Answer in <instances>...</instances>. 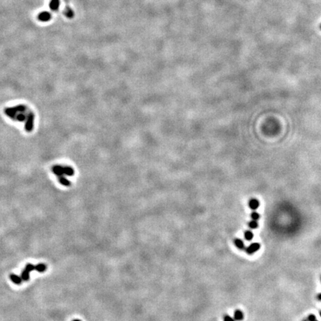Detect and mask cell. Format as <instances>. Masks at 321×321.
Masks as SVG:
<instances>
[{
  "label": "cell",
  "mask_w": 321,
  "mask_h": 321,
  "mask_svg": "<svg viewBox=\"0 0 321 321\" xmlns=\"http://www.w3.org/2000/svg\"><path fill=\"white\" fill-rule=\"evenodd\" d=\"M21 278L22 279H23V281H28L30 278V272L26 271L25 269L23 270V271H22Z\"/></svg>",
  "instance_id": "cell-14"
},
{
  "label": "cell",
  "mask_w": 321,
  "mask_h": 321,
  "mask_svg": "<svg viewBox=\"0 0 321 321\" xmlns=\"http://www.w3.org/2000/svg\"><path fill=\"white\" fill-rule=\"evenodd\" d=\"M253 237H254V234H253V233L251 230H246L245 232V238L246 240L251 241V240H252Z\"/></svg>",
  "instance_id": "cell-17"
},
{
  "label": "cell",
  "mask_w": 321,
  "mask_h": 321,
  "mask_svg": "<svg viewBox=\"0 0 321 321\" xmlns=\"http://www.w3.org/2000/svg\"><path fill=\"white\" fill-rule=\"evenodd\" d=\"M10 279L14 283L17 285H20L23 282V279H22L21 276H18L17 274H14V273H11L10 274Z\"/></svg>",
  "instance_id": "cell-6"
},
{
  "label": "cell",
  "mask_w": 321,
  "mask_h": 321,
  "mask_svg": "<svg viewBox=\"0 0 321 321\" xmlns=\"http://www.w3.org/2000/svg\"><path fill=\"white\" fill-rule=\"evenodd\" d=\"M49 5L52 11H57L60 6V0H51Z\"/></svg>",
  "instance_id": "cell-8"
},
{
  "label": "cell",
  "mask_w": 321,
  "mask_h": 321,
  "mask_svg": "<svg viewBox=\"0 0 321 321\" xmlns=\"http://www.w3.org/2000/svg\"><path fill=\"white\" fill-rule=\"evenodd\" d=\"M248 205H249V208H251V210H256L257 209V208H259V201L257 200V199H251V200L249 201V203H248Z\"/></svg>",
  "instance_id": "cell-7"
},
{
  "label": "cell",
  "mask_w": 321,
  "mask_h": 321,
  "mask_svg": "<svg viewBox=\"0 0 321 321\" xmlns=\"http://www.w3.org/2000/svg\"><path fill=\"white\" fill-rule=\"evenodd\" d=\"M243 317H244V315H243V313L240 310H236V311L234 312V320H237V321H240L242 320L243 319Z\"/></svg>",
  "instance_id": "cell-11"
},
{
  "label": "cell",
  "mask_w": 321,
  "mask_h": 321,
  "mask_svg": "<svg viewBox=\"0 0 321 321\" xmlns=\"http://www.w3.org/2000/svg\"><path fill=\"white\" fill-rule=\"evenodd\" d=\"M26 117L27 116H25L23 112H20L18 115H17L15 120H17L18 121H20V122H23V121H25V120H26Z\"/></svg>",
  "instance_id": "cell-16"
},
{
  "label": "cell",
  "mask_w": 321,
  "mask_h": 321,
  "mask_svg": "<svg viewBox=\"0 0 321 321\" xmlns=\"http://www.w3.org/2000/svg\"><path fill=\"white\" fill-rule=\"evenodd\" d=\"M27 110L26 106L24 105H19L16 106L14 107H8V108H5L4 110V112L7 116H8L9 118H11L13 120L16 119V117H17V112H24L25 110Z\"/></svg>",
  "instance_id": "cell-1"
},
{
  "label": "cell",
  "mask_w": 321,
  "mask_h": 321,
  "mask_svg": "<svg viewBox=\"0 0 321 321\" xmlns=\"http://www.w3.org/2000/svg\"><path fill=\"white\" fill-rule=\"evenodd\" d=\"M25 269L26 270V271H28V272H30V273H31V271H34V270H35V265H34L33 264L28 263V264H27V265H26V266H25Z\"/></svg>",
  "instance_id": "cell-19"
},
{
  "label": "cell",
  "mask_w": 321,
  "mask_h": 321,
  "mask_svg": "<svg viewBox=\"0 0 321 321\" xmlns=\"http://www.w3.org/2000/svg\"><path fill=\"white\" fill-rule=\"evenodd\" d=\"M316 320V317L314 314H309V317H308V321H315Z\"/></svg>",
  "instance_id": "cell-21"
},
{
  "label": "cell",
  "mask_w": 321,
  "mask_h": 321,
  "mask_svg": "<svg viewBox=\"0 0 321 321\" xmlns=\"http://www.w3.org/2000/svg\"><path fill=\"white\" fill-rule=\"evenodd\" d=\"M259 226L258 224V222H257V221L255 220H253L251 221V222H250L249 223H248V227H250V228L251 229H256Z\"/></svg>",
  "instance_id": "cell-18"
},
{
  "label": "cell",
  "mask_w": 321,
  "mask_h": 321,
  "mask_svg": "<svg viewBox=\"0 0 321 321\" xmlns=\"http://www.w3.org/2000/svg\"><path fill=\"white\" fill-rule=\"evenodd\" d=\"M58 181H60V183L63 186H66V187H69L71 185V182L69 181V180L67 179L66 178H65L63 175H61V176H58Z\"/></svg>",
  "instance_id": "cell-9"
},
{
  "label": "cell",
  "mask_w": 321,
  "mask_h": 321,
  "mask_svg": "<svg viewBox=\"0 0 321 321\" xmlns=\"http://www.w3.org/2000/svg\"><path fill=\"white\" fill-rule=\"evenodd\" d=\"M64 12H65V15H66L68 18L71 19L74 17L73 11H72V9L69 7V6H67V8H66V10H65Z\"/></svg>",
  "instance_id": "cell-15"
},
{
  "label": "cell",
  "mask_w": 321,
  "mask_h": 321,
  "mask_svg": "<svg viewBox=\"0 0 321 321\" xmlns=\"http://www.w3.org/2000/svg\"><path fill=\"white\" fill-rule=\"evenodd\" d=\"M234 244H235V245L236 246V248H238L239 249H240V250L245 249L244 242H243L241 239H236L234 240Z\"/></svg>",
  "instance_id": "cell-13"
},
{
  "label": "cell",
  "mask_w": 321,
  "mask_h": 321,
  "mask_svg": "<svg viewBox=\"0 0 321 321\" xmlns=\"http://www.w3.org/2000/svg\"><path fill=\"white\" fill-rule=\"evenodd\" d=\"M73 321H81L80 320H77V319H75V320H74Z\"/></svg>",
  "instance_id": "cell-24"
},
{
  "label": "cell",
  "mask_w": 321,
  "mask_h": 321,
  "mask_svg": "<svg viewBox=\"0 0 321 321\" xmlns=\"http://www.w3.org/2000/svg\"><path fill=\"white\" fill-rule=\"evenodd\" d=\"M46 268H47L46 265L43 263H39V264H37V265H35L36 271L38 272H40V273L45 271V270H46Z\"/></svg>",
  "instance_id": "cell-12"
},
{
  "label": "cell",
  "mask_w": 321,
  "mask_h": 321,
  "mask_svg": "<svg viewBox=\"0 0 321 321\" xmlns=\"http://www.w3.org/2000/svg\"><path fill=\"white\" fill-rule=\"evenodd\" d=\"M39 20L42 22H47L48 20H51V14L50 13L47 11H44L39 14V17H38Z\"/></svg>",
  "instance_id": "cell-5"
},
{
  "label": "cell",
  "mask_w": 321,
  "mask_h": 321,
  "mask_svg": "<svg viewBox=\"0 0 321 321\" xmlns=\"http://www.w3.org/2000/svg\"><path fill=\"white\" fill-rule=\"evenodd\" d=\"M64 174L68 176H72L74 174V170L72 167H69V166H66L64 167Z\"/></svg>",
  "instance_id": "cell-10"
},
{
  "label": "cell",
  "mask_w": 321,
  "mask_h": 321,
  "mask_svg": "<svg viewBox=\"0 0 321 321\" xmlns=\"http://www.w3.org/2000/svg\"><path fill=\"white\" fill-rule=\"evenodd\" d=\"M317 298H318L319 300H321V294H320V295H318V297H317Z\"/></svg>",
  "instance_id": "cell-23"
},
{
  "label": "cell",
  "mask_w": 321,
  "mask_h": 321,
  "mask_svg": "<svg viewBox=\"0 0 321 321\" xmlns=\"http://www.w3.org/2000/svg\"><path fill=\"white\" fill-rule=\"evenodd\" d=\"M224 321H235V320L233 318H232L231 317H230V316L226 315L224 316Z\"/></svg>",
  "instance_id": "cell-22"
},
{
  "label": "cell",
  "mask_w": 321,
  "mask_h": 321,
  "mask_svg": "<svg viewBox=\"0 0 321 321\" xmlns=\"http://www.w3.org/2000/svg\"><path fill=\"white\" fill-rule=\"evenodd\" d=\"M315 321H317V320H315Z\"/></svg>",
  "instance_id": "cell-26"
},
{
  "label": "cell",
  "mask_w": 321,
  "mask_h": 321,
  "mask_svg": "<svg viewBox=\"0 0 321 321\" xmlns=\"http://www.w3.org/2000/svg\"><path fill=\"white\" fill-rule=\"evenodd\" d=\"M320 317H321V311L320 312Z\"/></svg>",
  "instance_id": "cell-25"
},
{
  "label": "cell",
  "mask_w": 321,
  "mask_h": 321,
  "mask_svg": "<svg viewBox=\"0 0 321 321\" xmlns=\"http://www.w3.org/2000/svg\"><path fill=\"white\" fill-rule=\"evenodd\" d=\"M259 248H260V245H259L258 242H254V243H252V244L250 245L246 248L245 251L248 254L251 255V254H254L255 252L258 251L259 250Z\"/></svg>",
  "instance_id": "cell-3"
},
{
  "label": "cell",
  "mask_w": 321,
  "mask_h": 321,
  "mask_svg": "<svg viewBox=\"0 0 321 321\" xmlns=\"http://www.w3.org/2000/svg\"><path fill=\"white\" fill-rule=\"evenodd\" d=\"M34 114L32 112H29L28 114L26 117V120H25V129L26 132H31V131L34 129Z\"/></svg>",
  "instance_id": "cell-2"
},
{
  "label": "cell",
  "mask_w": 321,
  "mask_h": 321,
  "mask_svg": "<svg viewBox=\"0 0 321 321\" xmlns=\"http://www.w3.org/2000/svg\"><path fill=\"white\" fill-rule=\"evenodd\" d=\"M251 219H253V220L257 221L259 219V214L258 213H257V212L254 211V212H252V213H251Z\"/></svg>",
  "instance_id": "cell-20"
},
{
  "label": "cell",
  "mask_w": 321,
  "mask_h": 321,
  "mask_svg": "<svg viewBox=\"0 0 321 321\" xmlns=\"http://www.w3.org/2000/svg\"><path fill=\"white\" fill-rule=\"evenodd\" d=\"M52 173L57 176H61L64 175V167L60 165H54L51 168Z\"/></svg>",
  "instance_id": "cell-4"
}]
</instances>
